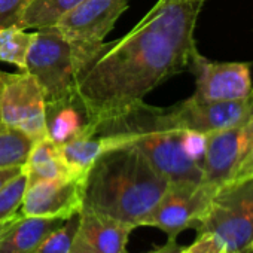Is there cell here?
Masks as SVG:
<instances>
[{"instance_id":"6da1fadb","label":"cell","mask_w":253,"mask_h":253,"mask_svg":"<svg viewBox=\"0 0 253 253\" xmlns=\"http://www.w3.org/2000/svg\"><path fill=\"white\" fill-rule=\"evenodd\" d=\"M189 55L148 24L113 42H103L76 69V97L86 124L95 126L145 101L171 76L189 69Z\"/></svg>"},{"instance_id":"7a4b0ae2","label":"cell","mask_w":253,"mask_h":253,"mask_svg":"<svg viewBox=\"0 0 253 253\" xmlns=\"http://www.w3.org/2000/svg\"><path fill=\"white\" fill-rule=\"evenodd\" d=\"M169 183L134 146H112L85 174L82 210L142 226Z\"/></svg>"},{"instance_id":"3957f363","label":"cell","mask_w":253,"mask_h":253,"mask_svg":"<svg viewBox=\"0 0 253 253\" xmlns=\"http://www.w3.org/2000/svg\"><path fill=\"white\" fill-rule=\"evenodd\" d=\"M107 146L130 145L139 149L169 182H201L203 169L188 158L182 148L185 128L177 124L171 107H154L145 101L126 113L89 126Z\"/></svg>"},{"instance_id":"277c9868","label":"cell","mask_w":253,"mask_h":253,"mask_svg":"<svg viewBox=\"0 0 253 253\" xmlns=\"http://www.w3.org/2000/svg\"><path fill=\"white\" fill-rule=\"evenodd\" d=\"M26 72L41 85L46 106L78 100L75 52L54 27L32 33Z\"/></svg>"},{"instance_id":"5b68a950","label":"cell","mask_w":253,"mask_h":253,"mask_svg":"<svg viewBox=\"0 0 253 253\" xmlns=\"http://www.w3.org/2000/svg\"><path fill=\"white\" fill-rule=\"evenodd\" d=\"M195 229L213 237L223 253H243L253 240V179L219 186Z\"/></svg>"},{"instance_id":"8992f818","label":"cell","mask_w":253,"mask_h":253,"mask_svg":"<svg viewBox=\"0 0 253 253\" xmlns=\"http://www.w3.org/2000/svg\"><path fill=\"white\" fill-rule=\"evenodd\" d=\"M126 8L128 0H84L57 21L54 29L70 42L76 69L104 42Z\"/></svg>"},{"instance_id":"52a82bcc","label":"cell","mask_w":253,"mask_h":253,"mask_svg":"<svg viewBox=\"0 0 253 253\" xmlns=\"http://www.w3.org/2000/svg\"><path fill=\"white\" fill-rule=\"evenodd\" d=\"M217 186L207 182H170L164 195L142 226L164 231L176 238L183 229L195 228L209 211Z\"/></svg>"},{"instance_id":"ba28073f","label":"cell","mask_w":253,"mask_h":253,"mask_svg":"<svg viewBox=\"0 0 253 253\" xmlns=\"http://www.w3.org/2000/svg\"><path fill=\"white\" fill-rule=\"evenodd\" d=\"M0 121L33 140L46 137V103L30 73L0 70Z\"/></svg>"},{"instance_id":"9c48e42d","label":"cell","mask_w":253,"mask_h":253,"mask_svg":"<svg viewBox=\"0 0 253 253\" xmlns=\"http://www.w3.org/2000/svg\"><path fill=\"white\" fill-rule=\"evenodd\" d=\"M189 70L195 75V92L192 100L200 103L228 101L247 95L252 88V72L249 63L225 61L216 63L200 52L192 60Z\"/></svg>"},{"instance_id":"30bf717a","label":"cell","mask_w":253,"mask_h":253,"mask_svg":"<svg viewBox=\"0 0 253 253\" xmlns=\"http://www.w3.org/2000/svg\"><path fill=\"white\" fill-rule=\"evenodd\" d=\"M177 124L185 130H194L204 134L223 131L253 118V88L235 100L200 103L191 97L171 107Z\"/></svg>"},{"instance_id":"8fae6325","label":"cell","mask_w":253,"mask_h":253,"mask_svg":"<svg viewBox=\"0 0 253 253\" xmlns=\"http://www.w3.org/2000/svg\"><path fill=\"white\" fill-rule=\"evenodd\" d=\"M84 177L42 180L27 185L21 203L23 216L70 219L84 207Z\"/></svg>"},{"instance_id":"7c38bea8","label":"cell","mask_w":253,"mask_h":253,"mask_svg":"<svg viewBox=\"0 0 253 253\" xmlns=\"http://www.w3.org/2000/svg\"><path fill=\"white\" fill-rule=\"evenodd\" d=\"M253 148V118L232 128L207 134L203 161V182L223 185L237 164Z\"/></svg>"},{"instance_id":"4fadbf2b","label":"cell","mask_w":253,"mask_h":253,"mask_svg":"<svg viewBox=\"0 0 253 253\" xmlns=\"http://www.w3.org/2000/svg\"><path fill=\"white\" fill-rule=\"evenodd\" d=\"M134 228L131 223L82 210L69 253H124Z\"/></svg>"},{"instance_id":"5bb4252c","label":"cell","mask_w":253,"mask_h":253,"mask_svg":"<svg viewBox=\"0 0 253 253\" xmlns=\"http://www.w3.org/2000/svg\"><path fill=\"white\" fill-rule=\"evenodd\" d=\"M66 220L58 217L23 216L0 240V253H33L35 249Z\"/></svg>"},{"instance_id":"9a60e30c","label":"cell","mask_w":253,"mask_h":253,"mask_svg":"<svg viewBox=\"0 0 253 253\" xmlns=\"http://www.w3.org/2000/svg\"><path fill=\"white\" fill-rule=\"evenodd\" d=\"M86 126V116L79 100L46 106V136L63 145L78 137Z\"/></svg>"},{"instance_id":"2e32d148","label":"cell","mask_w":253,"mask_h":253,"mask_svg":"<svg viewBox=\"0 0 253 253\" xmlns=\"http://www.w3.org/2000/svg\"><path fill=\"white\" fill-rule=\"evenodd\" d=\"M58 148L66 164L78 176H85L89 167L92 166V163L106 149H109L106 140L101 136L94 134L88 124L85 126V130L78 137L60 145Z\"/></svg>"},{"instance_id":"e0dca14e","label":"cell","mask_w":253,"mask_h":253,"mask_svg":"<svg viewBox=\"0 0 253 253\" xmlns=\"http://www.w3.org/2000/svg\"><path fill=\"white\" fill-rule=\"evenodd\" d=\"M84 0H33L23 12L18 27L24 30H41L54 27L57 21Z\"/></svg>"},{"instance_id":"ac0fdd59","label":"cell","mask_w":253,"mask_h":253,"mask_svg":"<svg viewBox=\"0 0 253 253\" xmlns=\"http://www.w3.org/2000/svg\"><path fill=\"white\" fill-rule=\"evenodd\" d=\"M35 142L26 133L0 122V167L26 166Z\"/></svg>"},{"instance_id":"d6986e66","label":"cell","mask_w":253,"mask_h":253,"mask_svg":"<svg viewBox=\"0 0 253 253\" xmlns=\"http://www.w3.org/2000/svg\"><path fill=\"white\" fill-rule=\"evenodd\" d=\"M30 43L32 33L18 26L0 29V63L14 64L20 72H26Z\"/></svg>"},{"instance_id":"ffe728a7","label":"cell","mask_w":253,"mask_h":253,"mask_svg":"<svg viewBox=\"0 0 253 253\" xmlns=\"http://www.w3.org/2000/svg\"><path fill=\"white\" fill-rule=\"evenodd\" d=\"M24 170L29 177V185L42 182V180H66V179H73V177H84V176H78L66 164L61 154L51 160H46L33 166H24Z\"/></svg>"},{"instance_id":"44dd1931","label":"cell","mask_w":253,"mask_h":253,"mask_svg":"<svg viewBox=\"0 0 253 253\" xmlns=\"http://www.w3.org/2000/svg\"><path fill=\"white\" fill-rule=\"evenodd\" d=\"M27 185H29V177L24 170L20 176H17L11 183H8L0 191V222L6 220L18 213Z\"/></svg>"},{"instance_id":"7402d4cb","label":"cell","mask_w":253,"mask_h":253,"mask_svg":"<svg viewBox=\"0 0 253 253\" xmlns=\"http://www.w3.org/2000/svg\"><path fill=\"white\" fill-rule=\"evenodd\" d=\"M79 214L67 219L60 228H57L54 232H51L36 249L33 253H69L70 243L73 238V234L78 226Z\"/></svg>"},{"instance_id":"603a6c76","label":"cell","mask_w":253,"mask_h":253,"mask_svg":"<svg viewBox=\"0 0 253 253\" xmlns=\"http://www.w3.org/2000/svg\"><path fill=\"white\" fill-rule=\"evenodd\" d=\"M182 148L185 154L188 155V158L201 167L204 161V155H206V148H207V134L194 131V130H183Z\"/></svg>"},{"instance_id":"cb8c5ba5","label":"cell","mask_w":253,"mask_h":253,"mask_svg":"<svg viewBox=\"0 0 253 253\" xmlns=\"http://www.w3.org/2000/svg\"><path fill=\"white\" fill-rule=\"evenodd\" d=\"M33 0H0V29L17 26Z\"/></svg>"},{"instance_id":"d4e9b609","label":"cell","mask_w":253,"mask_h":253,"mask_svg":"<svg viewBox=\"0 0 253 253\" xmlns=\"http://www.w3.org/2000/svg\"><path fill=\"white\" fill-rule=\"evenodd\" d=\"M249 179H253V148L237 164V167L234 169V171L231 173V176L228 177V180L223 185L240 183V182H244V180H249Z\"/></svg>"},{"instance_id":"484cf974","label":"cell","mask_w":253,"mask_h":253,"mask_svg":"<svg viewBox=\"0 0 253 253\" xmlns=\"http://www.w3.org/2000/svg\"><path fill=\"white\" fill-rule=\"evenodd\" d=\"M24 171L23 167H0V191H2L8 183H11L17 176Z\"/></svg>"},{"instance_id":"4316f807","label":"cell","mask_w":253,"mask_h":253,"mask_svg":"<svg viewBox=\"0 0 253 253\" xmlns=\"http://www.w3.org/2000/svg\"><path fill=\"white\" fill-rule=\"evenodd\" d=\"M182 249L183 247H180L177 244L176 238H169V241L164 246H161V247H158V249H155V250H152L149 253H179Z\"/></svg>"},{"instance_id":"83f0119b","label":"cell","mask_w":253,"mask_h":253,"mask_svg":"<svg viewBox=\"0 0 253 253\" xmlns=\"http://www.w3.org/2000/svg\"><path fill=\"white\" fill-rule=\"evenodd\" d=\"M18 216H20V213H17V214H14L12 217H9V219H6V220H2L0 222V240L3 238V235L9 231V228L15 223V220L18 219Z\"/></svg>"},{"instance_id":"f1b7e54d","label":"cell","mask_w":253,"mask_h":253,"mask_svg":"<svg viewBox=\"0 0 253 253\" xmlns=\"http://www.w3.org/2000/svg\"><path fill=\"white\" fill-rule=\"evenodd\" d=\"M169 2H179V0H158L157 3H169ZM200 2H206V0H200Z\"/></svg>"},{"instance_id":"f546056e","label":"cell","mask_w":253,"mask_h":253,"mask_svg":"<svg viewBox=\"0 0 253 253\" xmlns=\"http://www.w3.org/2000/svg\"><path fill=\"white\" fill-rule=\"evenodd\" d=\"M247 252H253V240H252V241L249 243V246L246 247V250H244L243 253H247Z\"/></svg>"},{"instance_id":"4dcf8cb0","label":"cell","mask_w":253,"mask_h":253,"mask_svg":"<svg viewBox=\"0 0 253 253\" xmlns=\"http://www.w3.org/2000/svg\"><path fill=\"white\" fill-rule=\"evenodd\" d=\"M247 253H253V252H247Z\"/></svg>"},{"instance_id":"1f68e13d","label":"cell","mask_w":253,"mask_h":253,"mask_svg":"<svg viewBox=\"0 0 253 253\" xmlns=\"http://www.w3.org/2000/svg\"><path fill=\"white\" fill-rule=\"evenodd\" d=\"M0 122H2V121H0Z\"/></svg>"}]
</instances>
